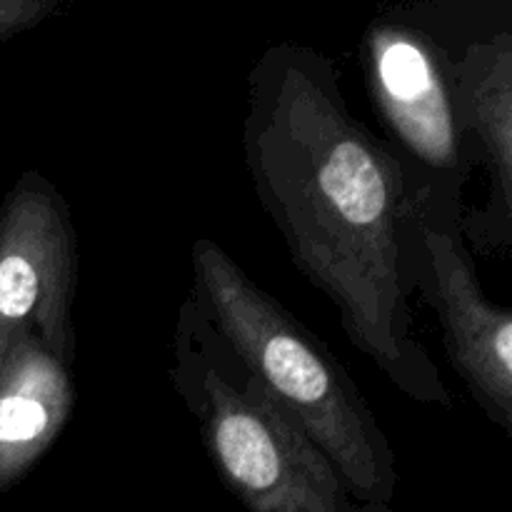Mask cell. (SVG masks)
I'll return each instance as SVG.
<instances>
[{
	"mask_svg": "<svg viewBox=\"0 0 512 512\" xmlns=\"http://www.w3.org/2000/svg\"><path fill=\"white\" fill-rule=\"evenodd\" d=\"M63 5L65 0H0V43L38 28L50 15L60 13Z\"/></svg>",
	"mask_w": 512,
	"mask_h": 512,
	"instance_id": "9c48e42d",
	"label": "cell"
},
{
	"mask_svg": "<svg viewBox=\"0 0 512 512\" xmlns=\"http://www.w3.org/2000/svg\"><path fill=\"white\" fill-rule=\"evenodd\" d=\"M455 108L470 168L483 165L485 203L460 220L478 255L508 253L512 243V33L470 38L453 53Z\"/></svg>",
	"mask_w": 512,
	"mask_h": 512,
	"instance_id": "52a82bcc",
	"label": "cell"
},
{
	"mask_svg": "<svg viewBox=\"0 0 512 512\" xmlns=\"http://www.w3.org/2000/svg\"><path fill=\"white\" fill-rule=\"evenodd\" d=\"M78 233L63 193L25 170L0 205V358L23 333L75 363Z\"/></svg>",
	"mask_w": 512,
	"mask_h": 512,
	"instance_id": "8992f818",
	"label": "cell"
},
{
	"mask_svg": "<svg viewBox=\"0 0 512 512\" xmlns=\"http://www.w3.org/2000/svg\"><path fill=\"white\" fill-rule=\"evenodd\" d=\"M193 293L280 410L323 450L363 512H393L398 458L328 345L265 293L215 240L190 250Z\"/></svg>",
	"mask_w": 512,
	"mask_h": 512,
	"instance_id": "7a4b0ae2",
	"label": "cell"
},
{
	"mask_svg": "<svg viewBox=\"0 0 512 512\" xmlns=\"http://www.w3.org/2000/svg\"><path fill=\"white\" fill-rule=\"evenodd\" d=\"M168 378L215 473L245 510L363 512L193 298L178 310Z\"/></svg>",
	"mask_w": 512,
	"mask_h": 512,
	"instance_id": "3957f363",
	"label": "cell"
},
{
	"mask_svg": "<svg viewBox=\"0 0 512 512\" xmlns=\"http://www.w3.org/2000/svg\"><path fill=\"white\" fill-rule=\"evenodd\" d=\"M243 153L260 208L300 275L338 310L345 338L410 400L453 408L415 338L400 278L408 173L350 113L328 55L290 40L260 53L248 73Z\"/></svg>",
	"mask_w": 512,
	"mask_h": 512,
	"instance_id": "6da1fadb",
	"label": "cell"
},
{
	"mask_svg": "<svg viewBox=\"0 0 512 512\" xmlns=\"http://www.w3.org/2000/svg\"><path fill=\"white\" fill-rule=\"evenodd\" d=\"M78 403L73 368L23 333L0 358V493L48 453Z\"/></svg>",
	"mask_w": 512,
	"mask_h": 512,
	"instance_id": "ba28073f",
	"label": "cell"
},
{
	"mask_svg": "<svg viewBox=\"0 0 512 512\" xmlns=\"http://www.w3.org/2000/svg\"><path fill=\"white\" fill-rule=\"evenodd\" d=\"M463 208L410 185L400 215V278L438 313L450 365L488 420L512 433V313L490 303L460 233Z\"/></svg>",
	"mask_w": 512,
	"mask_h": 512,
	"instance_id": "277c9868",
	"label": "cell"
},
{
	"mask_svg": "<svg viewBox=\"0 0 512 512\" xmlns=\"http://www.w3.org/2000/svg\"><path fill=\"white\" fill-rule=\"evenodd\" d=\"M360 50L370 103L393 138L408 185L463 208L473 168L458 125L450 45L418 20L393 13L365 28Z\"/></svg>",
	"mask_w": 512,
	"mask_h": 512,
	"instance_id": "5b68a950",
	"label": "cell"
}]
</instances>
